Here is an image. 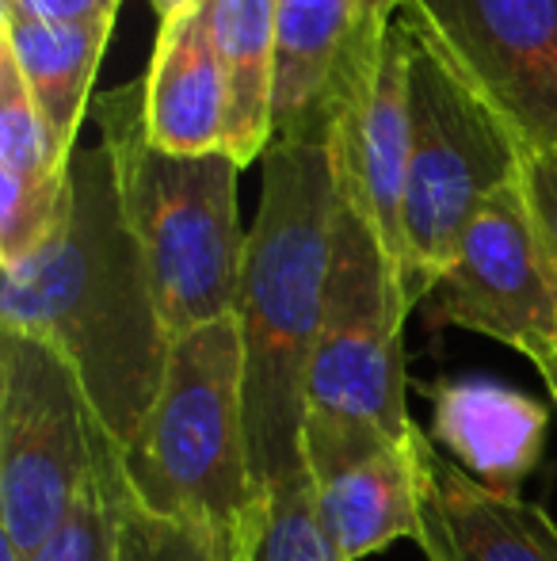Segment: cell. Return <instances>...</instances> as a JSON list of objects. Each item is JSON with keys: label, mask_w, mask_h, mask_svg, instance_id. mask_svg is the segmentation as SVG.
I'll list each match as a JSON object with an SVG mask.
<instances>
[{"label": "cell", "mask_w": 557, "mask_h": 561, "mask_svg": "<svg viewBox=\"0 0 557 561\" xmlns=\"http://www.w3.org/2000/svg\"><path fill=\"white\" fill-rule=\"evenodd\" d=\"M0 329L46 340L77 370L107 439L119 450L135 444L161 390L172 336L104 146L73 157L69 210L50 241L4 267Z\"/></svg>", "instance_id": "cell-1"}, {"label": "cell", "mask_w": 557, "mask_h": 561, "mask_svg": "<svg viewBox=\"0 0 557 561\" xmlns=\"http://www.w3.org/2000/svg\"><path fill=\"white\" fill-rule=\"evenodd\" d=\"M340 184L333 104L276 130L264 153L260 207L245 241L237 318L245 344V424L260 493L305 470V386L325 318Z\"/></svg>", "instance_id": "cell-2"}, {"label": "cell", "mask_w": 557, "mask_h": 561, "mask_svg": "<svg viewBox=\"0 0 557 561\" xmlns=\"http://www.w3.org/2000/svg\"><path fill=\"white\" fill-rule=\"evenodd\" d=\"M123 218L146 260L169 336L237 310L248 233L237 218L241 164L225 149L164 153L146 134V84L92 96Z\"/></svg>", "instance_id": "cell-3"}, {"label": "cell", "mask_w": 557, "mask_h": 561, "mask_svg": "<svg viewBox=\"0 0 557 561\" xmlns=\"http://www.w3.org/2000/svg\"><path fill=\"white\" fill-rule=\"evenodd\" d=\"M130 496L153 516L237 547L260 504L245 424V344L237 318L176 336L135 444L119 450Z\"/></svg>", "instance_id": "cell-4"}, {"label": "cell", "mask_w": 557, "mask_h": 561, "mask_svg": "<svg viewBox=\"0 0 557 561\" xmlns=\"http://www.w3.org/2000/svg\"><path fill=\"white\" fill-rule=\"evenodd\" d=\"M409 35L413 130L402 207V287L413 310L454 264L485 199L520 176L523 146L428 38L413 27Z\"/></svg>", "instance_id": "cell-5"}, {"label": "cell", "mask_w": 557, "mask_h": 561, "mask_svg": "<svg viewBox=\"0 0 557 561\" xmlns=\"http://www.w3.org/2000/svg\"><path fill=\"white\" fill-rule=\"evenodd\" d=\"M405 318L409 298L402 275L374 229L340 195L325 318L305 386L302 444L340 436H409L417 421L405 405Z\"/></svg>", "instance_id": "cell-6"}, {"label": "cell", "mask_w": 557, "mask_h": 561, "mask_svg": "<svg viewBox=\"0 0 557 561\" xmlns=\"http://www.w3.org/2000/svg\"><path fill=\"white\" fill-rule=\"evenodd\" d=\"M107 432L46 340L0 329V535L35 558L96 473Z\"/></svg>", "instance_id": "cell-7"}, {"label": "cell", "mask_w": 557, "mask_h": 561, "mask_svg": "<svg viewBox=\"0 0 557 561\" xmlns=\"http://www.w3.org/2000/svg\"><path fill=\"white\" fill-rule=\"evenodd\" d=\"M402 20L523 149H557V0H405Z\"/></svg>", "instance_id": "cell-8"}, {"label": "cell", "mask_w": 557, "mask_h": 561, "mask_svg": "<svg viewBox=\"0 0 557 561\" xmlns=\"http://www.w3.org/2000/svg\"><path fill=\"white\" fill-rule=\"evenodd\" d=\"M423 310L431 329H469L515 352L557 344V290L520 176L485 199Z\"/></svg>", "instance_id": "cell-9"}, {"label": "cell", "mask_w": 557, "mask_h": 561, "mask_svg": "<svg viewBox=\"0 0 557 561\" xmlns=\"http://www.w3.org/2000/svg\"><path fill=\"white\" fill-rule=\"evenodd\" d=\"M413 35L397 15L382 46L333 77V161L340 195L386 249L402 275V207L409 172Z\"/></svg>", "instance_id": "cell-10"}, {"label": "cell", "mask_w": 557, "mask_h": 561, "mask_svg": "<svg viewBox=\"0 0 557 561\" xmlns=\"http://www.w3.org/2000/svg\"><path fill=\"white\" fill-rule=\"evenodd\" d=\"M420 527L428 561H557V524L520 493H492L459 470L413 424Z\"/></svg>", "instance_id": "cell-11"}, {"label": "cell", "mask_w": 557, "mask_h": 561, "mask_svg": "<svg viewBox=\"0 0 557 561\" xmlns=\"http://www.w3.org/2000/svg\"><path fill=\"white\" fill-rule=\"evenodd\" d=\"M317 489V512L344 561L371 558L397 539L417 542L420 493L413 428L394 439H344L302 450Z\"/></svg>", "instance_id": "cell-12"}, {"label": "cell", "mask_w": 557, "mask_h": 561, "mask_svg": "<svg viewBox=\"0 0 557 561\" xmlns=\"http://www.w3.org/2000/svg\"><path fill=\"white\" fill-rule=\"evenodd\" d=\"M428 439L466 478L492 493H520L546 447V405L492 378H439L428 386Z\"/></svg>", "instance_id": "cell-13"}, {"label": "cell", "mask_w": 557, "mask_h": 561, "mask_svg": "<svg viewBox=\"0 0 557 561\" xmlns=\"http://www.w3.org/2000/svg\"><path fill=\"white\" fill-rule=\"evenodd\" d=\"M146 134L156 149L179 157L225 149V69L210 35L207 0L156 35L146 73Z\"/></svg>", "instance_id": "cell-14"}, {"label": "cell", "mask_w": 557, "mask_h": 561, "mask_svg": "<svg viewBox=\"0 0 557 561\" xmlns=\"http://www.w3.org/2000/svg\"><path fill=\"white\" fill-rule=\"evenodd\" d=\"M210 35L225 69V153L245 169L276 138L279 0H207Z\"/></svg>", "instance_id": "cell-15"}, {"label": "cell", "mask_w": 557, "mask_h": 561, "mask_svg": "<svg viewBox=\"0 0 557 561\" xmlns=\"http://www.w3.org/2000/svg\"><path fill=\"white\" fill-rule=\"evenodd\" d=\"M112 27L115 23L54 27L35 20L20 0H0V46L15 58L38 112L46 115L54 138L69 153H73L81 118L89 115L92 81H96Z\"/></svg>", "instance_id": "cell-16"}, {"label": "cell", "mask_w": 557, "mask_h": 561, "mask_svg": "<svg viewBox=\"0 0 557 561\" xmlns=\"http://www.w3.org/2000/svg\"><path fill=\"white\" fill-rule=\"evenodd\" d=\"M351 31V0H279L276 130L302 123L333 92Z\"/></svg>", "instance_id": "cell-17"}, {"label": "cell", "mask_w": 557, "mask_h": 561, "mask_svg": "<svg viewBox=\"0 0 557 561\" xmlns=\"http://www.w3.org/2000/svg\"><path fill=\"white\" fill-rule=\"evenodd\" d=\"M237 561H344L321 524L310 470L260 496L237 539Z\"/></svg>", "instance_id": "cell-18"}, {"label": "cell", "mask_w": 557, "mask_h": 561, "mask_svg": "<svg viewBox=\"0 0 557 561\" xmlns=\"http://www.w3.org/2000/svg\"><path fill=\"white\" fill-rule=\"evenodd\" d=\"M115 470H119V447L104 436L96 450V473L81 489L58 531L35 550L31 561H119Z\"/></svg>", "instance_id": "cell-19"}, {"label": "cell", "mask_w": 557, "mask_h": 561, "mask_svg": "<svg viewBox=\"0 0 557 561\" xmlns=\"http://www.w3.org/2000/svg\"><path fill=\"white\" fill-rule=\"evenodd\" d=\"M115 504H119V561H237V547L199 527L153 516L130 496L123 466L115 470Z\"/></svg>", "instance_id": "cell-20"}, {"label": "cell", "mask_w": 557, "mask_h": 561, "mask_svg": "<svg viewBox=\"0 0 557 561\" xmlns=\"http://www.w3.org/2000/svg\"><path fill=\"white\" fill-rule=\"evenodd\" d=\"M520 184L523 195H527L531 218H535L546 267H550V279L557 290V149H523Z\"/></svg>", "instance_id": "cell-21"}, {"label": "cell", "mask_w": 557, "mask_h": 561, "mask_svg": "<svg viewBox=\"0 0 557 561\" xmlns=\"http://www.w3.org/2000/svg\"><path fill=\"white\" fill-rule=\"evenodd\" d=\"M402 8H405V0H351V31H348V46H344L340 66H356V61L371 58L382 46V38H386V31L394 27Z\"/></svg>", "instance_id": "cell-22"}, {"label": "cell", "mask_w": 557, "mask_h": 561, "mask_svg": "<svg viewBox=\"0 0 557 561\" xmlns=\"http://www.w3.org/2000/svg\"><path fill=\"white\" fill-rule=\"evenodd\" d=\"M20 4L54 27H92V23H115L123 0H20Z\"/></svg>", "instance_id": "cell-23"}, {"label": "cell", "mask_w": 557, "mask_h": 561, "mask_svg": "<svg viewBox=\"0 0 557 561\" xmlns=\"http://www.w3.org/2000/svg\"><path fill=\"white\" fill-rule=\"evenodd\" d=\"M523 355H527V359L538 367V375H543L546 390H550V398L557 405V344H538V347H531V352H523Z\"/></svg>", "instance_id": "cell-24"}, {"label": "cell", "mask_w": 557, "mask_h": 561, "mask_svg": "<svg viewBox=\"0 0 557 561\" xmlns=\"http://www.w3.org/2000/svg\"><path fill=\"white\" fill-rule=\"evenodd\" d=\"M149 4H153L156 20H161V27H164V23H176L179 15H187L195 4H202V0H149Z\"/></svg>", "instance_id": "cell-25"}, {"label": "cell", "mask_w": 557, "mask_h": 561, "mask_svg": "<svg viewBox=\"0 0 557 561\" xmlns=\"http://www.w3.org/2000/svg\"><path fill=\"white\" fill-rule=\"evenodd\" d=\"M0 561H27V558H23L20 550H15L12 542L4 539V535H0Z\"/></svg>", "instance_id": "cell-26"}]
</instances>
